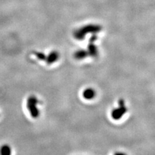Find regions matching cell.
<instances>
[{"label":"cell","mask_w":155,"mask_h":155,"mask_svg":"<svg viewBox=\"0 0 155 155\" xmlns=\"http://www.w3.org/2000/svg\"><path fill=\"white\" fill-rule=\"evenodd\" d=\"M88 53L84 51H77L75 54H74V58L76 60H82L85 58Z\"/></svg>","instance_id":"obj_6"},{"label":"cell","mask_w":155,"mask_h":155,"mask_svg":"<svg viewBox=\"0 0 155 155\" xmlns=\"http://www.w3.org/2000/svg\"><path fill=\"white\" fill-rule=\"evenodd\" d=\"M12 149L8 144H4L0 148V155H11Z\"/></svg>","instance_id":"obj_5"},{"label":"cell","mask_w":155,"mask_h":155,"mask_svg":"<svg viewBox=\"0 0 155 155\" xmlns=\"http://www.w3.org/2000/svg\"><path fill=\"white\" fill-rule=\"evenodd\" d=\"M35 55L36 56V57L40 59V60H46V56L44 55V54L43 53H40V52H36Z\"/></svg>","instance_id":"obj_7"},{"label":"cell","mask_w":155,"mask_h":155,"mask_svg":"<svg viewBox=\"0 0 155 155\" xmlns=\"http://www.w3.org/2000/svg\"><path fill=\"white\" fill-rule=\"evenodd\" d=\"M58 58H59V54L56 52H52L50 53L47 57H46V62L48 65H51L54 64L55 61H56Z\"/></svg>","instance_id":"obj_4"},{"label":"cell","mask_w":155,"mask_h":155,"mask_svg":"<svg viewBox=\"0 0 155 155\" xmlns=\"http://www.w3.org/2000/svg\"><path fill=\"white\" fill-rule=\"evenodd\" d=\"M38 100L35 96L31 95L28 98L27 107L31 116L34 118H37L40 116V110L38 108Z\"/></svg>","instance_id":"obj_1"},{"label":"cell","mask_w":155,"mask_h":155,"mask_svg":"<svg viewBox=\"0 0 155 155\" xmlns=\"http://www.w3.org/2000/svg\"><path fill=\"white\" fill-rule=\"evenodd\" d=\"M127 107L125 105V101L123 99H120L118 101V107L114 109L111 112V116L113 120H118L127 112Z\"/></svg>","instance_id":"obj_2"},{"label":"cell","mask_w":155,"mask_h":155,"mask_svg":"<svg viewBox=\"0 0 155 155\" xmlns=\"http://www.w3.org/2000/svg\"><path fill=\"white\" fill-rule=\"evenodd\" d=\"M114 155H126V154L123 153H121V152H118V153H116L114 154Z\"/></svg>","instance_id":"obj_8"},{"label":"cell","mask_w":155,"mask_h":155,"mask_svg":"<svg viewBox=\"0 0 155 155\" xmlns=\"http://www.w3.org/2000/svg\"><path fill=\"white\" fill-rule=\"evenodd\" d=\"M83 96L85 100H93L96 96V91L91 88L86 89L83 93Z\"/></svg>","instance_id":"obj_3"}]
</instances>
